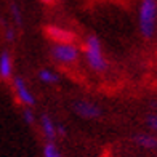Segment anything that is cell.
<instances>
[{
  "instance_id": "obj_5",
  "label": "cell",
  "mask_w": 157,
  "mask_h": 157,
  "mask_svg": "<svg viewBox=\"0 0 157 157\" xmlns=\"http://www.w3.org/2000/svg\"><path fill=\"white\" fill-rule=\"evenodd\" d=\"M13 88H15V93H16V98L21 104L24 106H32L35 103V99L32 96V93L29 91V88L26 87L24 80L21 77H15L13 78Z\"/></svg>"
},
{
  "instance_id": "obj_10",
  "label": "cell",
  "mask_w": 157,
  "mask_h": 157,
  "mask_svg": "<svg viewBox=\"0 0 157 157\" xmlns=\"http://www.w3.org/2000/svg\"><path fill=\"white\" fill-rule=\"evenodd\" d=\"M39 78L42 82H45V83H55V82H58V75H56L55 72H52V71H48V69H42L40 72H39Z\"/></svg>"
},
{
  "instance_id": "obj_7",
  "label": "cell",
  "mask_w": 157,
  "mask_h": 157,
  "mask_svg": "<svg viewBox=\"0 0 157 157\" xmlns=\"http://www.w3.org/2000/svg\"><path fill=\"white\" fill-rule=\"evenodd\" d=\"M11 72H13V63H11L10 52L3 50L0 53V78L2 80H8L11 77Z\"/></svg>"
},
{
  "instance_id": "obj_16",
  "label": "cell",
  "mask_w": 157,
  "mask_h": 157,
  "mask_svg": "<svg viewBox=\"0 0 157 157\" xmlns=\"http://www.w3.org/2000/svg\"><path fill=\"white\" fill-rule=\"evenodd\" d=\"M56 128V135H61V136H66V130H64L63 125H55Z\"/></svg>"
},
{
  "instance_id": "obj_9",
  "label": "cell",
  "mask_w": 157,
  "mask_h": 157,
  "mask_svg": "<svg viewBox=\"0 0 157 157\" xmlns=\"http://www.w3.org/2000/svg\"><path fill=\"white\" fill-rule=\"evenodd\" d=\"M135 143L140 144L141 147H146V149L157 147V138L152 136V135H136L135 136Z\"/></svg>"
},
{
  "instance_id": "obj_17",
  "label": "cell",
  "mask_w": 157,
  "mask_h": 157,
  "mask_svg": "<svg viewBox=\"0 0 157 157\" xmlns=\"http://www.w3.org/2000/svg\"><path fill=\"white\" fill-rule=\"evenodd\" d=\"M42 3H45V5H55L56 0H40Z\"/></svg>"
},
{
  "instance_id": "obj_2",
  "label": "cell",
  "mask_w": 157,
  "mask_h": 157,
  "mask_svg": "<svg viewBox=\"0 0 157 157\" xmlns=\"http://www.w3.org/2000/svg\"><path fill=\"white\" fill-rule=\"evenodd\" d=\"M83 52H85V58H87L88 66L93 71H96V72H104L108 69V61H106L104 55H103L101 44H99L96 35H88L87 37Z\"/></svg>"
},
{
  "instance_id": "obj_3",
  "label": "cell",
  "mask_w": 157,
  "mask_h": 157,
  "mask_svg": "<svg viewBox=\"0 0 157 157\" xmlns=\"http://www.w3.org/2000/svg\"><path fill=\"white\" fill-rule=\"evenodd\" d=\"M53 59L64 63V64H72L78 58V48L75 44H55L52 48Z\"/></svg>"
},
{
  "instance_id": "obj_13",
  "label": "cell",
  "mask_w": 157,
  "mask_h": 157,
  "mask_svg": "<svg viewBox=\"0 0 157 157\" xmlns=\"http://www.w3.org/2000/svg\"><path fill=\"white\" fill-rule=\"evenodd\" d=\"M146 122H147V127L151 130H157V114H149Z\"/></svg>"
},
{
  "instance_id": "obj_15",
  "label": "cell",
  "mask_w": 157,
  "mask_h": 157,
  "mask_svg": "<svg viewBox=\"0 0 157 157\" xmlns=\"http://www.w3.org/2000/svg\"><path fill=\"white\" fill-rule=\"evenodd\" d=\"M15 37H16L15 29H13V27H6V29H5V39L8 40V42H13V40H15Z\"/></svg>"
},
{
  "instance_id": "obj_4",
  "label": "cell",
  "mask_w": 157,
  "mask_h": 157,
  "mask_svg": "<svg viewBox=\"0 0 157 157\" xmlns=\"http://www.w3.org/2000/svg\"><path fill=\"white\" fill-rule=\"evenodd\" d=\"M45 35L50 40H53L55 44H75L78 39L75 32L63 29L59 26H52V24L45 27Z\"/></svg>"
},
{
  "instance_id": "obj_6",
  "label": "cell",
  "mask_w": 157,
  "mask_h": 157,
  "mask_svg": "<svg viewBox=\"0 0 157 157\" xmlns=\"http://www.w3.org/2000/svg\"><path fill=\"white\" fill-rule=\"evenodd\" d=\"M74 111L83 119H96V117L101 116V109H99L95 103L83 101V99L74 103Z\"/></svg>"
},
{
  "instance_id": "obj_14",
  "label": "cell",
  "mask_w": 157,
  "mask_h": 157,
  "mask_svg": "<svg viewBox=\"0 0 157 157\" xmlns=\"http://www.w3.org/2000/svg\"><path fill=\"white\" fill-rule=\"evenodd\" d=\"M23 117H24V120H26V124H29V125L34 124V114H32V111H31L29 108H26V109H24Z\"/></svg>"
},
{
  "instance_id": "obj_12",
  "label": "cell",
  "mask_w": 157,
  "mask_h": 157,
  "mask_svg": "<svg viewBox=\"0 0 157 157\" xmlns=\"http://www.w3.org/2000/svg\"><path fill=\"white\" fill-rule=\"evenodd\" d=\"M10 10H11V15H13V18H15L16 24H18V26H21V24H23V18H21V11H19L18 3L13 2V3L10 5Z\"/></svg>"
},
{
  "instance_id": "obj_1",
  "label": "cell",
  "mask_w": 157,
  "mask_h": 157,
  "mask_svg": "<svg viewBox=\"0 0 157 157\" xmlns=\"http://www.w3.org/2000/svg\"><path fill=\"white\" fill-rule=\"evenodd\" d=\"M157 23V0H141L140 5V31L144 39L155 34Z\"/></svg>"
},
{
  "instance_id": "obj_8",
  "label": "cell",
  "mask_w": 157,
  "mask_h": 157,
  "mask_svg": "<svg viewBox=\"0 0 157 157\" xmlns=\"http://www.w3.org/2000/svg\"><path fill=\"white\" fill-rule=\"evenodd\" d=\"M42 132H44L45 135V138L52 143L56 136V128H55V124H53V120L50 119L47 114L45 116H42Z\"/></svg>"
},
{
  "instance_id": "obj_11",
  "label": "cell",
  "mask_w": 157,
  "mask_h": 157,
  "mask_svg": "<svg viewBox=\"0 0 157 157\" xmlns=\"http://www.w3.org/2000/svg\"><path fill=\"white\" fill-rule=\"evenodd\" d=\"M44 157H61V154L53 143H47L44 147Z\"/></svg>"
}]
</instances>
